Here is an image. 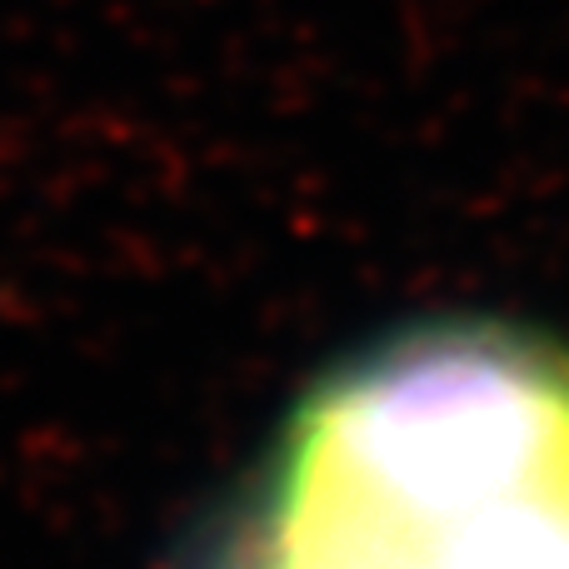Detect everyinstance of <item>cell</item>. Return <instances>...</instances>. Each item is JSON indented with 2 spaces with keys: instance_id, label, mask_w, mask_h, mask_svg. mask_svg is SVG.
I'll use <instances>...</instances> for the list:
<instances>
[{
  "instance_id": "6da1fadb",
  "label": "cell",
  "mask_w": 569,
  "mask_h": 569,
  "mask_svg": "<svg viewBox=\"0 0 569 569\" xmlns=\"http://www.w3.org/2000/svg\"><path fill=\"white\" fill-rule=\"evenodd\" d=\"M220 569H569V355L435 325L335 375Z\"/></svg>"
}]
</instances>
